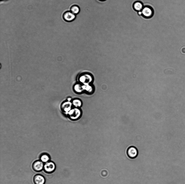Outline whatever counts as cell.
Masks as SVG:
<instances>
[{
	"label": "cell",
	"instance_id": "1",
	"mask_svg": "<svg viewBox=\"0 0 185 184\" xmlns=\"http://www.w3.org/2000/svg\"><path fill=\"white\" fill-rule=\"evenodd\" d=\"M81 111L78 108H72L67 113L70 119L73 120H76L79 118L81 115Z\"/></svg>",
	"mask_w": 185,
	"mask_h": 184
},
{
	"label": "cell",
	"instance_id": "2",
	"mask_svg": "<svg viewBox=\"0 0 185 184\" xmlns=\"http://www.w3.org/2000/svg\"><path fill=\"white\" fill-rule=\"evenodd\" d=\"M141 11L142 15L147 18H150L152 17L154 14L153 8L149 6L144 7Z\"/></svg>",
	"mask_w": 185,
	"mask_h": 184
},
{
	"label": "cell",
	"instance_id": "3",
	"mask_svg": "<svg viewBox=\"0 0 185 184\" xmlns=\"http://www.w3.org/2000/svg\"><path fill=\"white\" fill-rule=\"evenodd\" d=\"M72 103L71 101H64L61 105V110L63 112L67 114L72 109Z\"/></svg>",
	"mask_w": 185,
	"mask_h": 184
},
{
	"label": "cell",
	"instance_id": "4",
	"mask_svg": "<svg viewBox=\"0 0 185 184\" xmlns=\"http://www.w3.org/2000/svg\"><path fill=\"white\" fill-rule=\"evenodd\" d=\"M127 154L129 158L134 159L137 157L138 154V151L135 147L131 146L127 149Z\"/></svg>",
	"mask_w": 185,
	"mask_h": 184
},
{
	"label": "cell",
	"instance_id": "5",
	"mask_svg": "<svg viewBox=\"0 0 185 184\" xmlns=\"http://www.w3.org/2000/svg\"><path fill=\"white\" fill-rule=\"evenodd\" d=\"M55 163L49 161L46 163L44 166V171L49 173L53 172L55 170Z\"/></svg>",
	"mask_w": 185,
	"mask_h": 184
},
{
	"label": "cell",
	"instance_id": "6",
	"mask_svg": "<svg viewBox=\"0 0 185 184\" xmlns=\"http://www.w3.org/2000/svg\"><path fill=\"white\" fill-rule=\"evenodd\" d=\"M63 18L65 21L70 22L73 21L76 18L75 15L70 11L65 12L63 15Z\"/></svg>",
	"mask_w": 185,
	"mask_h": 184
},
{
	"label": "cell",
	"instance_id": "7",
	"mask_svg": "<svg viewBox=\"0 0 185 184\" xmlns=\"http://www.w3.org/2000/svg\"><path fill=\"white\" fill-rule=\"evenodd\" d=\"M44 165L41 161H38L35 162L33 165V169L36 171H41L44 168Z\"/></svg>",
	"mask_w": 185,
	"mask_h": 184
},
{
	"label": "cell",
	"instance_id": "8",
	"mask_svg": "<svg viewBox=\"0 0 185 184\" xmlns=\"http://www.w3.org/2000/svg\"><path fill=\"white\" fill-rule=\"evenodd\" d=\"M34 181L35 184H44L45 182V179L42 175H37L35 176Z\"/></svg>",
	"mask_w": 185,
	"mask_h": 184
},
{
	"label": "cell",
	"instance_id": "9",
	"mask_svg": "<svg viewBox=\"0 0 185 184\" xmlns=\"http://www.w3.org/2000/svg\"><path fill=\"white\" fill-rule=\"evenodd\" d=\"M144 7L142 3L139 1L135 2L133 5L134 9L137 11H142Z\"/></svg>",
	"mask_w": 185,
	"mask_h": 184
},
{
	"label": "cell",
	"instance_id": "10",
	"mask_svg": "<svg viewBox=\"0 0 185 184\" xmlns=\"http://www.w3.org/2000/svg\"><path fill=\"white\" fill-rule=\"evenodd\" d=\"M72 105L76 108H79L81 107L82 103L81 100L78 99L73 100L72 102Z\"/></svg>",
	"mask_w": 185,
	"mask_h": 184
},
{
	"label": "cell",
	"instance_id": "11",
	"mask_svg": "<svg viewBox=\"0 0 185 184\" xmlns=\"http://www.w3.org/2000/svg\"><path fill=\"white\" fill-rule=\"evenodd\" d=\"M80 11V9L79 7L77 5L73 6L71 8L70 11L75 15L79 13Z\"/></svg>",
	"mask_w": 185,
	"mask_h": 184
},
{
	"label": "cell",
	"instance_id": "12",
	"mask_svg": "<svg viewBox=\"0 0 185 184\" xmlns=\"http://www.w3.org/2000/svg\"><path fill=\"white\" fill-rule=\"evenodd\" d=\"M40 159L41 161L43 162L46 163L50 160V157L48 154H44L41 156Z\"/></svg>",
	"mask_w": 185,
	"mask_h": 184
},
{
	"label": "cell",
	"instance_id": "13",
	"mask_svg": "<svg viewBox=\"0 0 185 184\" xmlns=\"http://www.w3.org/2000/svg\"><path fill=\"white\" fill-rule=\"evenodd\" d=\"M138 14L140 15H142V11H138Z\"/></svg>",
	"mask_w": 185,
	"mask_h": 184
},
{
	"label": "cell",
	"instance_id": "14",
	"mask_svg": "<svg viewBox=\"0 0 185 184\" xmlns=\"http://www.w3.org/2000/svg\"><path fill=\"white\" fill-rule=\"evenodd\" d=\"M71 98H68L67 99V101H71Z\"/></svg>",
	"mask_w": 185,
	"mask_h": 184
},
{
	"label": "cell",
	"instance_id": "15",
	"mask_svg": "<svg viewBox=\"0 0 185 184\" xmlns=\"http://www.w3.org/2000/svg\"><path fill=\"white\" fill-rule=\"evenodd\" d=\"M99 1H106V0H99Z\"/></svg>",
	"mask_w": 185,
	"mask_h": 184
}]
</instances>
